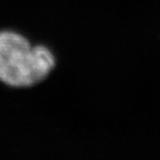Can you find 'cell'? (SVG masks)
<instances>
[{
	"label": "cell",
	"mask_w": 160,
	"mask_h": 160,
	"mask_svg": "<svg viewBox=\"0 0 160 160\" xmlns=\"http://www.w3.org/2000/svg\"><path fill=\"white\" fill-rule=\"evenodd\" d=\"M54 57L43 46H32L12 31L0 32V81L12 86H31L52 71Z\"/></svg>",
	"instance_id": "1"
}]
</instances>
